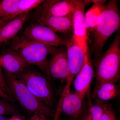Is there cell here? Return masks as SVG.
<instances>
[{
	"instance_id": "9",
	"label": "cell",
	"mask_w": 120,
	"mask_h": 120,
	"mask_svg": "<svg viewBox=\"0 0 120 120\" xmlns=\"http://www.w3.org/2000/svg\"><path fill=\"white\" fill-rule=\"evenodd\" d=\"M75 8L72 15L73 35L74 40L84 49L87 47V31L85 22L84 0H75Z\"/></svg>"
},
{
	"instance_id": "12",
	"label": "cell",
	"mask_w": 120,
	"mask_h": 120,
	"mask_svg": "<svg viewBox=\"0 0 120 120\" xmlns=\"http://www.w3.org/2000/svg\"><path fill=\"white\" fill-rule=\"evenodd\" d=\"M94 75V68L88 51L83 66L76 76L73 82L75 93L83 100L89 91Z\"/></svg>"
},
{
	"instance_id": "6",
	"label": "cell",
	"mask_w": 120,
	"mask_h": 120,
	"mask_svg": "<svg viewBox=\"0 0 120 120\" xmlns=\"http://www.w3.org/2000/svg\"><path fill=\"white\" fill-rule=\"evenodd\" d=\"M69 68V75L64 92L70 90V86L74 77L83 66L88 50L84 49L72 38L66 39L65 45Z\"/></svg>"
},
{
	"instance_id": "5",
	"label": "cell",
	"mask_w": 120,
	"mask_h": 120,
	"mask_svg": "<svg viewBox=\"0 0 120 120\" xmlns=\"http://www.w3.org/2000/svg\"><path fill=\"white\" fill-rule=\"evenodd\" d=\"M15 75L36 98L48 107H52L53 94L51 85L46 77L35 71L25 69Z\"/></svg>"
},
{
	"instance_id": "23",
	"label": "cell",
	"mask_w": 120,
	"mask_h": 120,
	"mask_svg": "<svg viewBox=\"0 0 120 120\" xmlns=\"http://www.w3.org/2000/svg\"><path fill=\"white\" fill-rule=\"evenodd\" d=\"M0 98L11 102H15L16 101L13 96L5 92L1 88H0Z\"/></svg>"
},
{
	"instance_id": "16",
	"label": "cell",
	"mask_w": 120,
	"mask_h": 120,
	"mask_svg": "<svg viewBox=\"0 0 120 120\" xmlns=\"http://www.w3.org/2000/svg\"><path fill=\"white\" fill-rule=\"evenodd\" d=\"M72 15L64 16H44L38 17L37 21L54 32L68 34L73 31Z\"/></svg>"
},
{
	"instance_id": "21",
	"label": "cell",
	"mask_w": 120,
	"mask_h": 120,
	"mask_svg": "<svg viewBox=\"0 0 120 120\" xmlns=\"http://www.w3.org/2000/svg\"><path fill=\"white\" fill-rule=\"evenodd\" d=\"M101 120H118L115 112L110 104L105 102Z\"/></svg>"
},
{
	"instance_id": "4",
	"label": "cell",
	"mask_w": 120,
	"mask_h": 120,
	"mask_svg": "<svg viewBox=\"0 0 120 120\" xmlns=\"http://www.w3.org/2000/svg\"><path fill=\"white\" fill-rule=\"evenodd\" d=\"M5 79L12 95L26 112L32 115L52 116L51 108L34 96L16 77L15 74L5 71Z\"/></svg>"
},
{
	"instance_id": "27",
	"label": "cell",
	"mask_w": 120,
	"mask_h": 120,
	"mask_svg": "<svg viewBox=\"0 0 120 120\" xmlns=\"http://www.w3.org/2000/svg\"><path fill=\"white\" fill-rule=\"evenodd\" d=\"M7 119L4 117V116H0V120H7Z\"/></svg>"
},
{
	"instance_id": "1",
	"label": "cell",
	"mask_w": 120,
	"mask_h": 120,
	"mask_svg": "<svg viewBox=\"0 0 120 120\" xmlns=\"http://www.w3.org/2000/svg\"><path fill=\"white\" fill-rule=\"evenodd\" d=\"M120 14L118 1L110 0L105 4L93 31L92 47L96 58L101 54L104 45L110 37L120 30Z\"/></svg>"
},
{
	"instance_id": "13",
	"label": "cell",
	"mask_w": 120,
	"mask_h": 120,
	"mask_svg": "<svg viewBox=\"0 0 120 120\" xmlns=\"http://www.w3.org/2000/svg\"><path fill=\"white\" fill-rule=\"evenodd\" d=\"M83 99L75 93L63 92L61 111L73 120H80L83 115Z\"/></svg>"
},
{
	"instance_id": "25",
	"label": "cell",
	"mask_w": 120,
	"mask_h": 120,
	"mask_svg": "<svg viewBox=\"0 0 120 120\" xmlns=\"http://www.w3.org/2000/svg\"><path fill=\"white\" fill-rule=\"evenodd\" d=\"M47 117L41 115H35L34 120H47Z\"/></svg>"
},
{
	"instance_id": "15",
	"label": "cell",
	"mask_w": 120,
	"mask_h": 120,
	"mask_svg": "<svg viewBox=\"0 0 120 120\" xmlns=\"http://www.w3.org/2000/svg\"><path fill=\"white\" fill-rule=\"evenodd\" d=\"M30 65L19 54L9 49L0 56V66L9 73L16 75Z\"/></svg>"
},
{
	"instance_id": "29",
	"label": "cell",
	"mask_w": 120,
	"mask_h": 120,
	"mask_svg": "<svg viewBox=\"0 0 120 120\" xmlns=\"http://www.w3.org/2000/svg\"><path fill=\"white\" fill-rule=\"evenodd\" d=\"M1 1L0 0V2Z\"/></svg>"
},
{
	"instance_id": "8",
	"label": "cell",
	"mask_w": 120,
	"mask_h": 120,
	"mask_svg": "<svg viewBox=\"0 0 120 120\" xmlns=\"http://www.w3.org/2000/svg\"><path fill=\"white\" fill-rule=\"evenodd\" d=\"M23 36L27 38L52 46L65 45L64 39L44 24H34L24 30Z\"/></svg>"
},
{
	"instance_id": "2",
	"label": "cell",
	"mask_w": 120,
	"mask_h": 120,
	"mask_svg": "<svg viewBox=\"0 0 120 120\" xmlns=\"http://www.w3.org/2000/svg\"><path fill=\"white\" fill-rule=\"evenodd\" d=\"M9 49L17 53L30 65H34L46 73L48 56L57 50L49 45L25 36H16L11 41Z\"/></svg>"
},
{
	"instance_id": "17",
	"label": "cell",
	"mask_w": 120,
	"mask_h": 120,
	"mask_svg": "<svg viewBox=\"0 0 120 120\" xmlns=\"http://www.w3.org/2000/svg\"><path fill=\"white\" fill-rule=\"evenodd\" d=\"M120 94L119 86L114 83L105 82L95 86L91 97L96 99V102L105 103L116 98Z\"/></svg>"
},
{
	"instance_id": "11",
	"label": "cell",
	"mask_w": 120,
	"mask_h": 120,
	"mask_svg": "<svg viewBox=\"0 0 120 120\" xmlns=\"http://www.w3.org/2000/svg\"><path fill=\"white\" fill-rule=\"evenodd\" d=\"M38 8V17L64 16L73 14L75 8V0H47Z\"/></svg>"
},
{
	"instance_id": "28",
	"label": "cell",
	"mask_w": 120,
	"mask_h": 120,
	"mask_svg": "<svg viewBox=\"0 0 120 120\" xmlns=\"http://www.w3.org/2000/svg\"><path fill=\"white\" fill-rule=\"evenodd\" d=\"M35 115L32 116L28 120H34L35 117Z\"/></svg>"
},
{
	"instance_id": "20",
	"label": "cell",
	"mask_w": 120,
	"mask_h": 120,
	"mask_svg": "<svg viewBox=\"0 0 120 120\" xmlns=\"http://www.w3.org/2000/svg\"><path fill=\"white\" fill-rule=\"evenodd\" d=\"M19 115L17 110L8 101L0 98V116Z\"/></svg>"
},
{
	"instance_id": "26",
	"label": "cell",
	"mask_w": 120,
	"mask_h": 120,
	"mask_svg": "<svg viewBox=\"0 0 120 120\" xmlns=\"http://www.w3.org/2000/svg\"><path fill=\"white\" fill-rule=\"evenodd\" d=\"M8 22H4V21L0 20V28L2 27V26H4Z\"/></svg>"
},
{
	"instance_id": "3",
	"label": "cell",
	"mask_w": 120,
	"mask_h": 120,
	"mask_svg": "<svg viewBox=\"0 0 120 120\" xmlns=\"http://www.w3.org/2000/svg\"><path fill=\"white\" fill-rule=\"evenodd\" d=\"M120 34L118 31L107 50L97 58L95 86L105 82L116 83L120 77Z\"/></svg>"
},
{
	"instance_id": "24",
	"label": "cell",
	"mask_w": 120,
	"mask_h": 120,
	"mask_svg": "<svg viewBox=\"0 0 120 120\" xmlns=\"http://www.w3.org/2000/svg\"><path fill=\"white\" fill-rule=\"evenodd\" d=\"M7 120H26L25 117L24 116L19 115H16L12 116L11 117Z\"/></svg>"
},
{
	"instance_id": "19",
	"label": "cell",
	"mask_w": 120,
	"mask_h": 120,
	"mask_svg": "<svg viewBox=\"0 0 120 120\" xmlns=\"http://www.w3.org/2000/svg\"><path fill=\"white\" fill-rule=\"evenodd\" d=\"M90 98L88 109L80 120H101L104 103L96 102L93 104Z\"/></svg>"
},
{
	"instance_id": "10",
	"label": "cell",
	"mask_w": 120,
	"mask_h": 120,
	"mask_svg": "<svg viewBox=\"0 0 120 120\" xmlns=\"http://www.w3.org/2000/svg\"><path fill=\"white\" fill-rule=\"evenodd\" d=\"M55 79L66 82L69 75L67 51L64 49H57L49 60L46 73Z\"/></svg>"
},
{
	"instance_id": "14",
	"label": "cell",
	"mask_w": 120,
	"mask_h": 120,
	"mask_svg": "<svg viewBox=\"0 0 120 120\" xmlns=\"http://www.w3.org/2000/svg\"><path fill=\"white\" fill-rule=\"evenodd\" d=\"M30 16L29 12L23 13L0 28V47L16 37Z\"/></svg>"
},
{
	"instance_id": "22",
	"label": "cell",
	"mask_w": 120,
	"mask_h": 120,
	"mask_svg": "<svg viewBox=\"0 0 120 120\" xmlns=\"http://www.w3.org/2000/svg\"><path fill=\"white\" fill-rule=\"evenodd\" d=\"M0 88H1L5 92L12 95L10 90L7 86L5 79L2 74L1 67L0 66Z\"/></svg>"
},
{
	"instance_id": "7",
	"label": "cell",
	"mask_w": 120,
	"mask_h": 120,
	"mask_svg": "<svg viewBox=\"0 0 120 120\" xmlns=\"http://www.w3.org/2000/svg\"><path fill=\"white\" fill-rule=\"evenodd\" d=\"M43 0H4L0 2V20L8 22L38 8Z\"/></svg>"
},
{
	"instance_id": "18",
	"label": "cell",
	"mask_w": 120,
	"mask_h": 120,
	"mask_svg": "<svg viewBox=\"0 0 120 120\" xmlns=\"http://www.w3.org/2000/svg\"><path fill=\"white\" fill-rule=\"evenodd\" d=\"M105 5V3L94 4L85 14V24L87 31H93L97 26L99 15Z\"/></svg>"
}]
</instances>
